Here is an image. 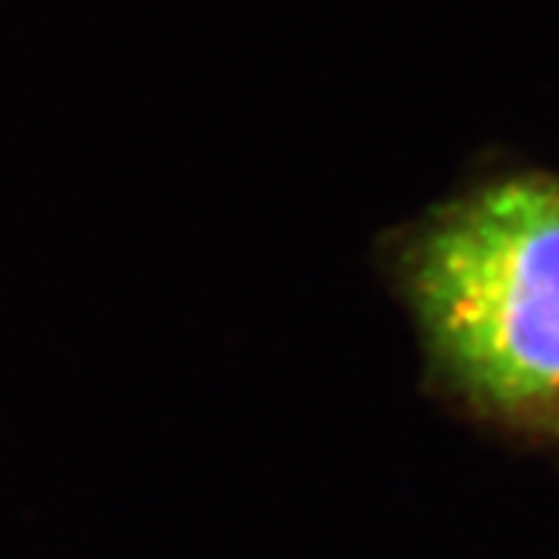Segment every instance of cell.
<instances>
[{
  "mask_svg": "<svg viewBox=\"0 0 559 559\" xmlns=\"http://www.w3.org/2000/svg\"><path fill=\"white\" fill-rule=\"evenodd\" d=\"M419 320L474 400L559 403V183L514 177L456 203L412 260Z\"/></svg>",
  "mask_w": 559,
  "mask_h": 559,
  "instance_id": "1",
  "label": "cell"
}]
</instances>
